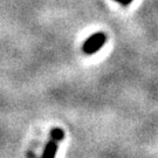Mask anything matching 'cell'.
<instances>
[{
    "mask_svg": "<svg viewBox=\"0 0 158 158\" xmlns=\"http://www.w3.org/2000/svg\"><path fill=\"white\" fill-rule=\"evenodd\" d=\"M107 41V35L103 32H98V33L93 34L91 36H89L88 39L85 40V42L83 44L82 51L87 55H91L96 53L97 51H100L102 47L104 46Z\"/></svg>",
    "mask_w": 158,
    "mask_h": 158,
    "instance_id": "cell-1",
    "label": "cell"
},
{
    "mask_svg": "<svg viewBox=\"0 0 158 158\" xmlns=\"http://www.w3.org/2000/svg\"><path fill=\"white\" fill-rule=\"evenodd\" d=\"M56 152H57V142L54 141V139H51V141L46 144L45 150L42 152V157L45 158L54 157L56 155Z\"/></svg>",
    "mask_w": 158,
    "mask_h": 158,
    "instance_id": "cell-2",
    "label": "cell"
},
{
    "mask_svg": "<svg viewBox=\"0 0 158 158\" xmlns=\"http://www.w3.org/2000/svg\"><path fill=\"white\" fill-rule=\"evenodd\" d=\"M64 138V131L61 128H53L51 130V139L61 142Z\"/></svg>",
    "mask_w": 158,
    "mask_h": 158,
    "instance_id": "cell-3",
    "label": "cell"
},
{
    "mask_svg": "<svg viewBox=\"0 0 158 158\" xmlns=\"http://www.w3.org/2000/svg\"><path fill=\"white\" fill-rule=\"evenodd\" d=\"M114 1L118 2V4H121L122 6H129L134 0H114Z\"/></svg>",
    "mask_w": 158,
    "mask_h": 158,
    "instance_id": "cell-4",
    "label": "cell"
}]
</instances>
